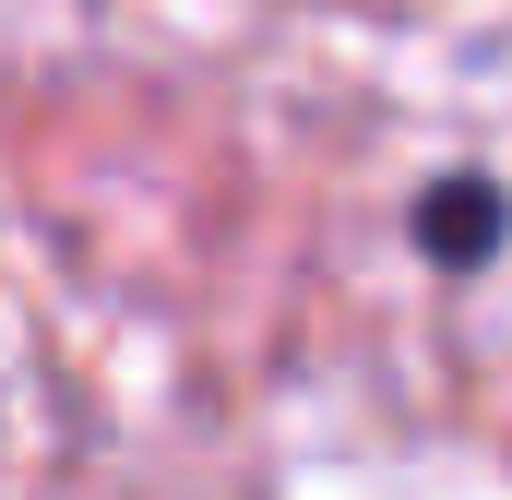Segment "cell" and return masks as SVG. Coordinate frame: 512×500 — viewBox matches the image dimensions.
<instances>
[{
	"mask_svg": "<svg viewBox=\"0 0 512 500\" xmlns=\"http://www.w3.org/2000/svg\"><path fill=\"white\" fill-rule=\"evenodd\" d=\"M429 239H441V262H489V239H501V191H441V203H429Z\"/></svg>",
	"mask_w": 512,
	"mask_h": 500,
	"instance_id": "obj_1",
	"label": "cell"
}]
</instances>
